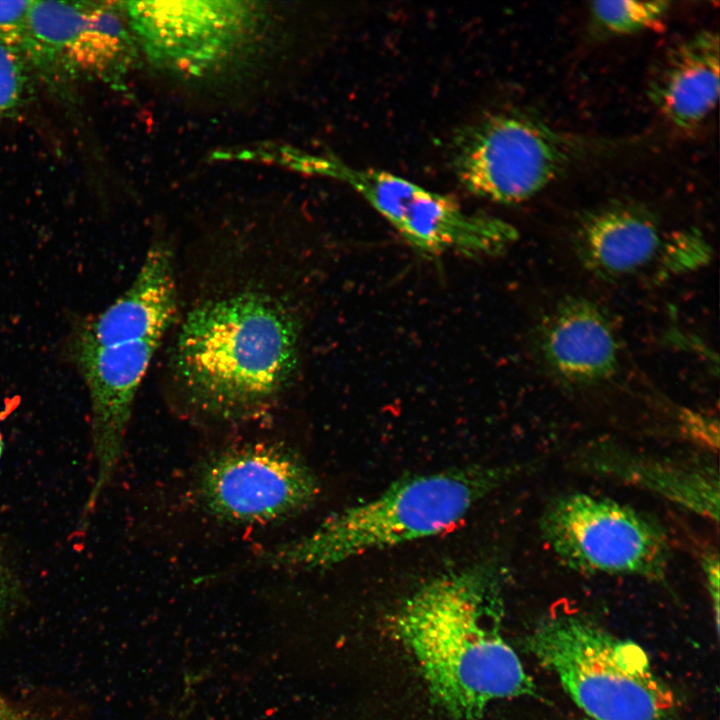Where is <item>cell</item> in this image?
<instances>
[{
	"instance_id": "cell-15",
	"label": "cell",
	"mask_w": 720,
	"mask_h": 720,
	"mask_svg": "<svg viewBox=\"0 0 720 720\" xmlns=\"http://www.w3.org/2000/svg\"><path fill=\"white\" fill-rule=\"evenodd\" d=\"M666 1H595L589 6L592 23L605 35H627L646 29L669 10Z\"/></svg>"
},
{
	"instance_id": "cell-14",
	"label": "cell",
	"mask_w": 720,
	"mask_h": 720,
	"mask_svg": "<svg viewBox=\"0 0 720 720\" xmlns=\"http://www.w3.org/2000/svg\"><path fill=\"white\" fill-rule=\"evenodd\" d=\"M719 36L702 30L667 54L648 94L673 125L690 129L703 122L719 97Z\"/></svg>"
},
{
	"instance_id": "cell-2",
	"label": "cell",
	"mask_w": 720,
	"mask_h": 720,
	"mask_svg": "<svg viewBox=\"0 0 720 720\" xmlns=\"http://www.w3.org/2000/svg\"><path fill=\"white\" fill-rule=\"evenodd\" d=\"M496 567L480 563L436 577L402 605L397 626L433 695L456 716L488 704L537 696L536 685L501 632Z\"/></svg>"
},
{
	"instance_id": "cell-16",
	"label": "cell",
	"mask_w": 720,
	"mask_h": 720,
	"mask_svg": "<svg viewBox=\"0 0 720 720\" xmlns=\"http://www.w3.org/2000/svg\"><path fill=\"white\" fill-rule=\"evenodd\" d=\"M31 78L19 44L0 38V120L13 116L24 105Z\"/></svg>"
},
{
	"instance_id": "cell-7",
	"label": "cell",
	"mask_w": 720,
	"mask_h": 720,
	"mask_svg": "<svg viewBox=\"0 0 720 720\" xmlns=\"http://www.w3.org/2000/svg\"><path fill=\"white\" fill-rule=\"evenodd\" d=\"M539 529L554 555L578 572L661 580L669 568L663 529L610 498L585 492L557 496L544 507Z\"/></svg>"
},
{
	"instance_id": "cell-1",
	"label": "cell",
	"mask_w": 720,
	"mask_h": 720,
	"mask_svg": "<svg viewBox=\"0 0 720 720\" xmlns=\"http://www.w3.org/2000/svg\"><path fill=\"white\" fill-rule=\"evenodd\" d=\"M168 361L184 407L234 423L272 406L296 375L302 322L289 298L256 281L208 291L180 317Z\"/></svg>"
},
{
	"instance_id": "cell-9",
	"label": "cell",
	"mask_w": 720,
	"mask_h": 720,
	"mask_svg": "<svg viewBox=\"0 0 720 720\" xmlns=\"http://www.w3.org/2000/svg\"><path fill=\"white\" fill-rule=\"evenodd\" d=\"M196 490L204 509L233 524H266L308 509L318 478L296 452L278 444L225 450L201 468Z\"/></svg>"
},
{
	"instance_id": "cell-11",
	"label": "cell",
	"mask_w": 720,
	"mask_h": 720,
	"mask_svg": "<svg viewBox=\"0 0 720 720\" xmlns=\"http://www.w3.org/2000/svg\"><path fill=\"white\" fill-rule=\"evenodd\" d=\"M548 368L569 384H594L617 369L618 342L606 315L584 298H568L547 316L538 336Z\"/></svg>"
},
{
	"instance_id": "cell-20",
	"label": "cell",
	"mask_w": 720,
	"mask_h": 720,
	"mask_svg": "<svg viewBox=\"0 0 720 720\" xmlns=\"http://www.w3.org/2000/svg\"><path fill=\"white\" fill-rule=\"evenodd\" d=\"M0 720H31L23 711L0 695Z\"/></svg>"
},
{
	"instance_id": "cell-8",
	"label": "cell",
	"mask_w": 720,
	"mask_h": 720,
	"mask_svg": "<svg viewBox=\"0 0 720 720\" xmlns=\"http://www.w3.org/2000/svg\"><path fill=\"white\" fill-rule=\"evenodd\" d=\"M576 148L541 120L522 112L490 114L457 134L451 162L472 194L490 201H525L568 168Z\"/></svg>"
},
{
	"instance_id": "cell-5",
	"label": "cell",
	"mask_w": 720,
	"mask_h": 720,
	"mask_svg": "<svg viewBox=\"0 0 720 720\" xmlns=\"http://www.w3.org/2000/svg\"><path fill=\"white\" fill-rule=\"evenodd\" d=\"M295 162L303 171L352 187L412 247L427 256L446 252L495 256L518 237L510 223L491 215L466 212L449 197L393 173L357 168L332 156L303 155Z\"/></svg>"
},
{
	"instance_id": "cell-17",
	"label": "cell",
	"mask_w": 720,
	"mask_h": 720,
	"mask_svg": "<svg viewBox=\"0 0 720 720\" xmlns=\"http://www.w3.org/2000/svg\"><path fill=\"white\" fill-rule=\"evenodd\" d=\"M708 246L696 231L679 232L667 239L663 265L670 271L692 269L705 262Z\"/></svg>"
},
{
	"instance_id": "cell-12",
	"label": "cell",
	"mask_w": 720,
	"mask_h": 720,
	"mask_svg": "<svg viewBox=\"0 0 720 720\" xmlns=\"http://www.w3.org/2000/svg\"><path fill=\"white\" fill-rule=\"evenodd\" d=\"M578 463L588 472L645 489L718 523L719 478L711 467L647 456L607 444L587 448Z\"/></svg>"
},
{
	"instance_id": "cell-10",
	"label": "cell",
	"mask_w": 720,
	"mask_h": 720,
	"mask_svg": "<svg viewBox=\"0 0 720 720\" xmlns=\"http://www.w3.org/2000/svg\"><path fill=\"white\" fill-rule=\"evenodd\" d=\"M130 28L153 58L183 68L214 59L248 26L250 9L230 1L125 2Z\"/></svg>"
},
{
	"instance_id": "cell-21",
	"label": "cell",
	"mask_w": 720,
	"mask_h": 720,
	"mask_svg": "<svg viewBox=\"0 0 720 720\" xmlns=\"http://www.w3.org/2000/svg\"><path fill=\"white\" fill-rule=\"evenodd\" d=\"M2 568H3V567H2L1 564H0V589H1V586H2L3 580H4V572H3V569H2Z\"/></svg>"
},
{
	"instance_id": "cell-3",
	"label": "cell",
	"mask_w": 720,
	"mask_h": 720,
	"mask_svg": "<svg viewBox=\"0 0 720 720\" xmlns=\"http://www.w3.org/2000/svg\"><path fill=\"white\" fill-rule=\"evenodd\" d=\"M520 469L478 465L401 478L375 498L338 511L310 533L280 545L266 561L281 568H330L437 535Z\"/></svg>"
},
{
	"instance_id": "cell-13",
	"label": "cell",
	"mask_w": 720,
	"mask_h": 720,
	"mask_svg": "<svg viewBox=\"0 0 720 720\" xmlns=\"http://www.w3.org/2000/svg\"><path fill=\"white\" fill-rule=\"evenodd\" d=\"M667 239L646 210L624 204L584 217L576 233V252L590 272L606 279L639 273L662 261Z\"/></svg>"
},
{
	"instance_id": "cell-19",
	"label": "cell",
	"mask_w": 720,
	"mask_h": 720,
	"mask_svg": "<svg viewBox=\"0 0 720 720\" xmlns=\"http://www.w3.org/2000/svg\"><path fill=\"white\" fill-rule=\"evenodd\" d=\"M702 569L706 588L712 602L715 626L719 628V557L717 553L708 552L702 558Z\"/></svg>"
},
{
	"instance_id": "cell-18",
	"label": "cell",
	"mask_w": 720,
	"mask_h": 720,
	"mask_svg": "<svg viewBox=\"0 0 720 720\" xmlns=\"http://www.w3.org/2000/svg\"><path fill=\"white\" fill-rule=\"evenodd\" d=\"M31 1H0V38L19 44Z\"/></svg>"
},
{
	"instance_id": "cell-6",
	"label": "cell",
	"mask_w": 720,
	"mask_h": 720,
	"mask_svg": "<svg viewBox=\"0 0 720 720\" xmlns=\"http://www.w3.org/2000/svg\"><path fill=\"white\" fill-rule=\"evenodd\" d=\"M124 3L31 1L19 46L32 77L55 90L119 80L136 56Z\"/></svg>"
},
{
	"instance_id": "cell-4",
	"label": "cell",
	"mask_w": 720,
	"mask_h": 720,
	"mask_svg": "<svg viewBox=\"0 0 720 720\" xmlns=\"http://www.w3.org/2000/svg\"><path fill=\"white\" fill-rule=\"evenodd\" d=\"M527 646L593 720H667L672 713L673 693L646 651L584 616L545 617Z\"/></svg>"
}]
</instances>
